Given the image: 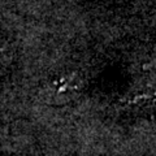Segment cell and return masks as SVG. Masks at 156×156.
<instances>
[{
	"label": "cell",
	"mask_w": 156,
	"mask_h": 156,
	"mask_svg": "<svg viewBox=\"0 0 156 156\" xmlns=\"http://www.w3.org/2000/svg\"><path fill=\"white\" fill-rule=\"evenodd\" d=\"M9 62V56H8V48L5 47L4 43L0 42V74L4 72Z\"/></svg>",
	"instance_id": "obj_1"
}]
</instances>
